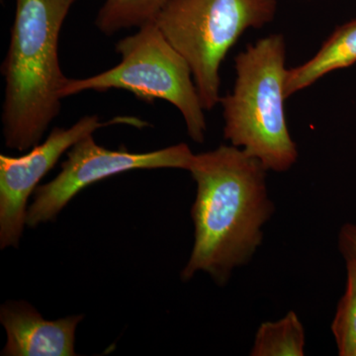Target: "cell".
<instances>
[{"instance_id": "12", "label": "cell", "mask_w": 356, "mask_h": 356, "mask_svg": "<svg viewBox=\"0 0 356 356\" xmlns=\"http://www.w3.org/2000/svg\"><path fill=\"white\" fill-rule=\"evenodd\" d=\"M346 286L339 300L332 332L341 356H356V261L346 259Z\"/></svg>"}, {"instance_id": "2", "label": "cell", "mask_w": 356, "mask_h": 356, "mask_svg": "<svg viewBox=\"0 0 356 356\" xmlns=\"http://www.w3.org/2000/svg\"><path fill=\"white\" fill-rule=\"evenodd\" d=\"M76 0H16L8 51L1 64L6 81L2 130L8 149L38 145L62 107L67 79L60 69V30Z\"/></svg>"}, {"instance_id": "3", "label": "cell", "mask_w": 356, "mask_h": 356, "mask_svg": "<svg viewBox=\"0 0 356 356\" xmlns=\"http://www.w3.org/2000/svg\"><path fill=\"white\" fill-rule=\"evenodd\" d=\"M285 60L281 34L248 44L235 58L233 92L220 100L225 139L277 172H287L298 159L285 117Z\"/></svg>"}, {"instance_id": "8", "label": "cell", "mask_w": 356, "mask_h": 356, "mask_svg": "<svg viewBox=\"0 0 356 356\" xmlns=\"http://www.w3.org/2000/svg\"><path fill=\"white\" fill-rule=\"evenodd\" d=\"M83 316L46 320L24 301H8L0 309L7 341L4 356H74L77 325Z\"/></svg>"}, {"instance_id": "1", "label": "cell", "mask_w": 356, "mask_h": 356, "mask_svg": "<svg viewBox=\"0 0 356 356\" xmlns=\"http://www.w3.org/2000/svg\"><path fill=\"white\" fill-rule=\"evenodd\" d=\"M188 172L197 193L191 209L194 245L181 280L187 282L202 270L222 286L234 269L254 257L262 227L273 216L267 170L240 147L222 145L194 154Z\"/></svg>"}, {"instance_id": "11", "label": "cell", "mask_w": 356, "mask_h": 356, "mask_svg": "<svg viewBox=\"0 0 356 356\" xmlns=\"http://www.w3.org/2000/svg\"><path fill=\"white\" fill-rule=\"evenodd\" d=\"M168 0H105L95 18L97 29L106 36L154 21Z\"/></svg>"}, {"instance_id": "6", "label": "cell", "mask_w": 356, "mask_h": 356, "mask_svg": "<svg viewBox=\"0 0 356 356\" xmlns=\"http://www.w3.org/2000/svg\"><path fill=\"white\" fill-rule=\"evenodd\" d=\"M60 173L48 184L39 185L28 207L26 225L35 228L54 221L74 196L89 185L135 170L180 168L188 170L194 154L186 144L147 153H132L125 147L112 151L96 144L92 135L79 140L67 153Z\"/></svg>"}, {"instance_id": "9", "label": "cell", "mask_w": 356, "mask_h": 356, "mask_svg": "<svg viewBox=\"0 0 356 356\" xmlns=\"http://www.w3.org/2000/svg\"><path fill=\"white\" fill-rule=\"evenodd\" d=\"M356 63V19L337 27L320 51L305 64L287 70L285 97L315 83L321 77Z\"/></svg>"}, {"instance_id": "7", "label": "cell", "mask_w": 356, "mask_h": 356, "mask_svg": "<svg viewBox=\"0 0 356 356\" xmlns=\"http://www.w3.org/2000/svg\"><path fill=\"white\" fill-rule=\"evenodd\" d=\"M129 125L142 129L147 122L136 117L117 116L102 121L97 115L79 119L69 128H54L42 144L20 156H0V248H17L27 218V202L40 181L58 159L79 140L99 129Z\"/></svg>"}, {"instance_id": "13", "label": "cell", "mask_w": 356, "mask_h": 356, "mask_svg": "<svg viewBox=\"0 0 356 356\" xmlns=\"http://www.w3.org/2000/svg\"><path fill=\"white\" fill-rule=\"evenodd\" d=\"M339 252L344 259H353L356 261V224L343 225L339 234Z\"/></svg>"}, {"instance_id": "5", "label": "cell", "mask_w": 356, "mask_h": 356, "mask_svg": "<svg viewBox=\"0 0 356 356\" xmlns=\"http://www.w3.org/2000/svg\"><path fill=\"white\" fill-rule=\"evenodd\" d=\"M115 51L121 57L118 65L86 79H67L60 91L63 99L83 91L120 89L143 102L165 100L184 116L189 137L202 144L207 124L192 70L156 23L151 21L119 40Z\"/></svg>"}, {"instance_id": "4", "label": "cell", "mask_w": 356, "mask_h": 356, "mask_svg": "<svg viewBox=\"0 0 356 356\" xmlns=\"http://www.w3.org/2000/svg\"><path fill=\"white\" fill-rule=\"evenodd\" d=\"M277 0H168L154 22L192 70L201 103L220 102V69L245 30L274 19Z\"/></svg>"}, {"instance_id": "10", "label": "cell", "mask_w": 356, "mask_h": 356, "mask_svg": "<svg viewBox=\"0 0 356 356\" xmlns=\"http://www.w3.org/2000/svg\"><path fill=\"white\" fill-rule=\"evenodd\" d=\"M305 330L294 312L275 322L262 323L255 334L252 356H302Z\"/></svg>"}]
</instances>
